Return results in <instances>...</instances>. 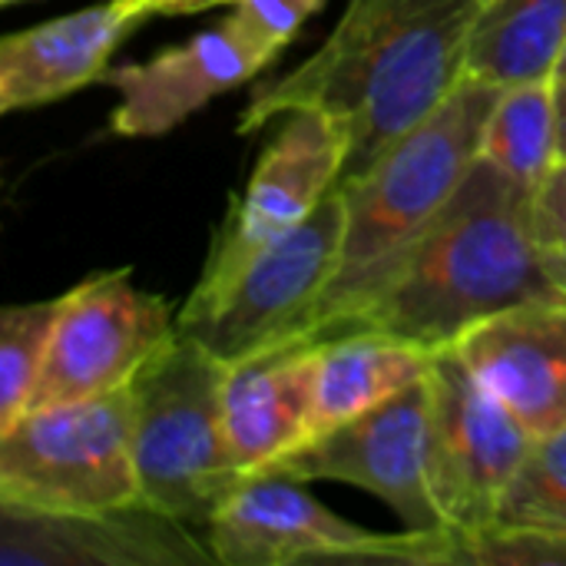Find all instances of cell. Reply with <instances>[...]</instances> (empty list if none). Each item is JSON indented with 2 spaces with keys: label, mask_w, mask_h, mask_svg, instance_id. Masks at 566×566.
<instances>
[{
  "label": "cell",
  "mask_w": 566,
  "mask_h": 566,
  "mask_svg": "<svg viewBox=\"0 0 566 566\" xmlns=\"http://www.w3.org/2000/svg\"><path fill=\"white\" fill-rule=\"evenodd\" d=\"M481 7L484 0H348L312 56L252 93L239 129H262L292 109L332 113L352 143L342 179L361 172L461 83Z\"/></svg>",
  "instance_id": "cell-1"
},
{
  "label": "cell",
  "mask_w": 566,
  "mask_h": 566,
  "mask_svg": "<svg viewBox=\"0 0 566 566\" xmlns=\"http://www.w3.org/2000/svg\"><path fill=\"white\" fill-rule=\"evenodd\" d=\"M531 199V189L478 159L335 335L385 332L441 352L478 322L557 292L534 235Z\"/></svg>",
  "instance_id": "cell-2"
},
{
  "label": "cell",
  "mask_w": 566,
  "mask_h": 566,
  "mask_svg": "<svg viewBox=\"0 0 566 566\" xmlns=\"http://www.w3.org/2000/svg\"><path fill=\"white\" fill-rule=\"evenodd\" d=\"M501 90L464 73L424 119L391 139L361 172L338 182L345 196L342 255L312 315V342L338 332L395 255L461 189L481 159L484 126Z\"/></svg>",
  "instance_id": "cell-3"
},
{
  "label": "cell",
  "mask_w": 566,
  "mask_h": 566,
  "mask_svg": "<svg viewBox=\"0 0 566 566\" xmlns=\"http://www.w3.org/2000/svg\"><path fill=\"white\" fill-rule=\"evenodd\" d=\"M222 385L226 361L182 332L129 381L143 501L192 531L249 481L229 448Z\"/></svg>",
  "instance_id": "cell-4"
},
{
  "label": "cell",
  "mask_w": 566,
  "mask_h": 566,
  "mask_svg": "<svg viewBox=\"0 0 566 566\" xmlns=\"http://www.w3.org/2000/svg\"><path fill=\"white\" fill-rule=\"evenodd\" d=\"M0 504L36 514H103L143 501L129 385L23 411L0 428Z\"/></svg>",
  "instance_id": "cell-5"
},
{
  "label": "cell",
  "mask_w": 566,
  "mask_h": 566,
  "mask_svg": "<svg viewBox=\"0 0 566 566\" xmlns=\"http://www.w3.org/2000/svg\"><path fill=\"white\" fill-rule=\"evenodd\" d=\"M345 196L335 186L292 232L275 239L212 298L186 302L176 325L216 358L239 361L282 342H312V315L338 269Z\"/></svg>",
  "instance_id": "cell-6"
},
{
  "label": "cell",
  "mask_w": 566,
  "mask_h": 566,
  "mask_svg": "<svg viewBox=\"0 0 566 566\" xmlns=\"http://www.w3.org/2000/svg\"><path fill=\"white\" fill-rule=\"evenodd\" d=\"M216 564L289 566L318 560L361 564L451 566V531L381 534L338 517L318 504L298 481L255 474L249 478L206 527Z\"/></svg>",
  "instance_id": "cell-7"
},
{
  "label": "cell",
  "mask_w": 566,
  "mask_h": 566,
  "mask_svg": "<svg viewBox=\"0 0 566 566\" xmlns=\"http://www.w3.org/2000/svg\"><path fill=\"white\" fill-rule=\"evenodd\" d=\"M428 418L431 491L454 537H474L497 521L534 434L464 368L454 348L434 352Z\"/></svg>",
  "instance_id": "cell-8"
},
{
  "label": "cell",
  "mask_w": 566,
  "mask_h": 566,
  "mask_svg": "<svg viewBox=\"0 0 566 566\" xmlns=\"http://www.w3.org/2000/svg\"><path fill=\"white\" fill-rule=\"evenodd\" d=\"M428 418L431 385L424 375L385 405L308 438L262 474L298 484L342 481L385 501L405 531H444L428 474Z\"/></svg>",
  "instance_id": "cell-9"
},
{
  "label": "cell",
  "mask_w": 566,
  "mask_h": 566,
  "mask_svg": "<svg viewBox=\"0 0 566 566\" xmlns=\"http://www.w3.org/2000/svg\"><path fill=\"white\" fill-rule=\"evenodd\" d=\"M176 335L169 305L136 289L126 269L80 282L63 295L27 411L126 388Z\"/></svg>",
  "instance_id": "cell-10"
},
{
  "label": "cell",
  "mask_w": 566,
  "mask_h": 566,
  "mask_svg": "<svg viewBox=\"0 0 566 566\" xmlns=\"http://www.w3.org/2000/svg\"><path fill=\"white\" fill-rule=\"evenodd\" d=\"M279 136L259 156V166L216 232L202 275L186 302L219 295L249 259L292 232L345 176L348 129L322 109H292Z\"/></svg>",
  "instance_id": "cell-11"
},
{
  "label": "cell",
  "mask_w": 566,
  "mask_h": 566,
  "mask_svg": "<svg viewBox=\"0 0 566 566\" xmlns=\"http://www.w3.org/2000/svg\"><path fill=\"white\" fill-rule=\"evenodd\" d=\"M282 46L262 36L242 13H229L192 40L143 63L109 66L103 83L119 93L113 129L119 136H163L216 96L262 73Z\"/></svg>",
  "instance_id": "cell-12"
},
{
  "label": "cell",
  "mask_w": 566,
  "mask_h": 566,
  "mask_svg": "<svg viewBox=\"0 0 566 566\" xmlns=\"http://www.w3.org/2000/svg\"><path fill=\"white\" fill-rule=\"evenodd\" d=\"M464 368L534 434L566 431V295L517 302L454 345Z\"/></svg>",
  "instance_id": "cell-13"
},
{
  "label": "cell",
  "mask_w": 566,
  "mask_h": 566,
  "mask_svg": "<svg viewBox=\"0 0 566 566\" xmlns=\"http://www.w3.org/2000/svg\"><path fill=\"white\" fill-rule=\"evenodd\" d=\"M216 560L189 524L133 504L103 514H36L0 504L3 566H196Z\"/></svg>",
  "instance_id": "cell-14"
},
{
  "label": "cell",
  "mask_w": 566,
  "mask_h": 566,
  "mask_svg": "<svg viewBox=\"0 0 566 566\" xmlns=\"http://www.w3.org/2000/svg\"><path fill=\"white\" fill-rule=\"evenodd\" d=\"M318 342H282L226 365L222 405L232 458L262 474L315 434Z\"/></svg>",
  "instance_id": "cell-15"
},
{
  "label": "cell",
  "mask_w": 566,
  "mask_h": 566,
  "mask_svg": "<svg viewBox=\"0 0 566 566\" xmlns=\"http://www.w3.org/2000/svg\"><path fill=\"white\" fill-rule=\"evenodd\" d=\"M143 20L116 0L36 23L0 43V109H30L53 103L109 70L113 50Z\"/></svg>",
  "instance_id": "cell-16"
},
{
  "label": "cell",
  "mask_w": 566,
  "mask_h": 566,
  "mask_svg": "<svg viewBox=\"0 0 566 566\" xmlns=\"http://www.w3.org/2000/svg\"><path fill=\"white\" fill-rule=\"evenodd\" d=\"M431 348L385 332H345L318 342L315 434L401 395L431 371Z\"/></svg>",
  "instance_id": "cell-17"
},
{
  "label": "cell",
  "mask_w": 566,
  "mask_h": 566,
  "mask_svg": "<svg viewBox=\"0 0 566 566\" xmlns=\"http://www.w3.org/2000/svg\"><path fill=\"white\" fill-rule=\"evenodd\" d=\"M566 53V0H484L468 73L497 86L554 76Z\"/></svg>",
  "instance_id": "cell-18"
},
{
  "label": "cell",
  "mask_w": 566,
  "mask_h": 566,
  "mask_svg": "<svg viewBox=\"0 0 566 566\" xmlns=\"http://www.w3.org/2000/svg\"><path fill=\"white\" fill-rule=\"evenodd\" d=\"M481 159L524 189H537L560 159L557 73L501 90L481 143Z\"/></svg>",
  "instance_id": "cell-19"
},
{
  "label": "cell",
  "mask_w": 566,
  "mask_h": 566,
  "mask_svg": "<svg viewBox=\"0 0 566 566\" xmlns=\"http://www.w3.org/2000/svg\"><path fill=\"white\" fill-rule=\"evenodd\" d=\"M63 308L60 298L7 305L0 315V428L13 424L40 381L53 328Z\"/></svg>",
  "instance_id": "cell-20"
},
{
  "label": "cell",
  "mask_w": 566,
  "mask_h": 566,
  "mask_svg": "<svg viewBox=\"0 0 566 566\" xmlns=\"http://www.w3.org/2000/svg\"><path fill=\"white\" fill-rule=\"evenodd\" d=\"M494 524L537 527L566 537V431L534 438Z\"/></svg>",
  "instance_id": "cell-21"
},
{
  "label": "cell",
  "mask_w": 566,
  "mask_h": 566,
  "mask_svg": "<svg viewBox=\"0 0 566 566\" xmlns=\"http://www.w3.org/2000/svg\"><path fill=\"white\" fill-rule=\"evenodd\" d=\"M566 566V537L517 527V524H491L474 537H454L451 566Z\"/></svg>",
  "instance_id": "cell-22"
},
{
  "label": "cell",
  "mask_w": 566,
  "mask_h": 566,
  "mask_svg": "<svg viewBox=\"0 0 566 566\" xmlns=\"http://www.w3.org/2000/svg\"><path fill=\"white\" fill-rule=\"evenodd\" d=\"M322 3L325 0H232L235 13H242L275 46H285Z\"/></svg>",
  "instance_id": "cell-23"
},
{
  "label": "cell",
  "mask_w": 566,
  "mask_h": 566,
  "mask_svg": "<svg viewBox=\"0 0 566 566\" xmlns=\"http://www.w3.org/2000/svg\"><path fill=\"white\" fill-rule=\"evenodd\" d=\"M531 219H534V235L541 249L566 245V156L557 159L547 179L534 189Z\"/></svg>",
  "instance_id": "cell-24"
},
{
  "label": "cell",
  "mask_w": 566,
  "mask_h": 566,
  "mask_svg": "<svg viewBox=\"0 0 566 566\" xmlns=\"http://www.w3.org/2000/svg\"><path fill=\"white\" fill-rule=\"evenodd\" d=\"M212 7H232V0H149L146 17H182V13H199Z\"/></svg>",
  "instance_id": "cell-25"
},
{
  "label": "cell",
  "mask_w": 566,
  "mask_h": 566,
  "mask_svg": "<svg viewBox=\"0 0 566 566\" xmlns=\"http://www.w3.org/2000/svg\"><path fill=\"white\" fill-rule=\"evenodd\" d=\"M544 269H547V279L554 282V289L566 295V245L544 249Z\"/></svg>",
  "instance_id": "cell-26"
},
{
  "label": "cell",
  "mask_w": 566,
  "mask_h": 566,
  "mask_svg": "<svg viewBox=\"0 0 566 566\" xmlns=\"http://www.w3.org/2000/svg\"><path fill=\"white\" fill-rule=\"evenodd\" d=\"M557 103H560V156H566V73H557Z\"/></svg>",
  "instance_id": "cell-27"
},
{
  "label": "cell",
  "mask_w": 566,
  "mask_h": 566,
  "mask_svg": "<svg viewBox=\"0 0 566 566\" xmlns=\"http://www.w3.org/2000/svg\"><path fill=\"white\" fill-rule=\"evenodd\" d=\"M116 3H123V7H129V10H139V13L146 17V3H149V0H116Z\"/></svg>",
  "instance_id": "cell-28"
},
{
  "label": "cell",
  "mask_w": 566,
  "mask_h": 566,
  "mask_svg": "<svg viewBox=\"0 0 566 566\" xmlns=\"http://www.w3.org/2000/svg\"><path fill=\"white\" fill-rule=\"evenodd\" d=\"M560 73H566V53H564V63H560Z\"/></svg>",
  "instance_id": "cell-29"
},
{
  "label": "cell",
  "mask_w": 566,
  "mask_h": 566,
  "mask_svg": "<svg viewBox=\"0 0 566 566\" xmlns=\"http://www.w3.org/2000/svg\"><path fill=\"white\" fill-rule=\"evenodd\" d=\"M0 3H20V0H0Z\"/></svg>",
  "instance_id": "cell-30"
}]
</instances>
